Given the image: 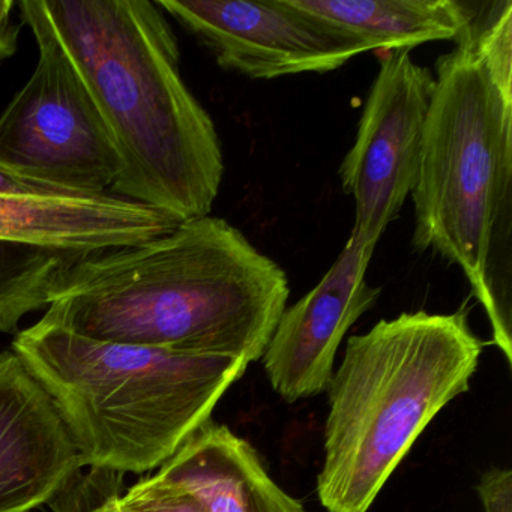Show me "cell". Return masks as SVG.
Wrapping results in <instances>:
<instances>
[{"label": "cell", "instance_id": "cell-7", "mask_svg": "<svg viewBox=\"0 0 512 512\" xmlns=\"http://www.w3.org/2000/svg\"><path fill=\"white\" fill-rule=\"evenodd\" d=\"M161 212L115 194H0V332L47 308L82 263L166 235Z\"/></svg>", "mask_w": 512, "mask_h": 512}, {"label": "cell", "instance_id": "cell-1", "mask_svg": "<svg viewBox=\"0 0 512 512\" xmlns=\"http://www.w3.org/2000/svg\"><path fill=\"white\" fill-rule=\"evenodd\" d=\"M289 295L277 262L208 215L82 263L40 322L103 343L251 364L262 359Z\"/></svg>", "mask_w": 512, "mask_h": 512}, {"label": "cell", "instance_id": "cell-16", "mask_svg": "<svg viewBox=\"0 0 512 512\" xmlns=\"http://www.w3.org/2000/svg\"><path fill=\"white\" fill-rule=\"evenodd\" d=\"M16 2L0 0V61L16 55L19 44L20 25L11 19Z\"/></svg>", "mask_w": 512, "mask_h": 512}, {"label": "cell", "instance_id": "cell-5", "mask_svg": "<svg viewBox=\"0 0 512 512\" xmlns=\"http://www.w3.org/2000/svg\"><path fill=\"white\" fill-rule=\"evenodd\" d=\"M481 355L464 311L403 313L350 337L328 388L323 508L367 512L434 416L469 391Z\"/></svg>", "mask_w": 512, "mask_h": 512}, {"label": "cell", "instance_id": "cell-4", "mask_svg": "<svg viewBox=\"0 0 512 512\" xmlns=\"http://www.w3.org/2000/svg\"><path fill=\"white\" fill-rule=\"evenodd\" d=\"M13 350L58 404L85 466L145 473L206 422L250 362L103 343L35 323Z\"/></svg>", "mask_w": 512, "mask_h": 512}, {"label": "cell", "instance_id": "cell-6", "mask_svg": "<svg viewBox=\"0 0 512 512\" xmlns=\"http://www.w3.org/2000/svg\"><path fill=\"white\" fill-rule=\"evenodd\" d=\"M17 5L37 41L38 64L0 115V169L62 193L110 194L122 172L112 133L43 0Z\"/></svg>", "mask_w": 512, "mask_h": 512}, {"label": "cell", "instance_id": "cell-3", "mask_svg": "<svg viewBox=\"0 0 512 512\" xmlns=\"http://www.w3.org/2000/svg\"><path fill=\"white\" fill-rule=\"evenodd\" d=\"M455 44L436 62L412 244L461 269L512 365V82L488 68L469 31Z\"/></svg>", "mask_w": 512, "mask_h": 512}, {"label": "cell", "instance_id": "cell-11", "mask_svg": "<svg viewBox=\"0 0 512 512\" xmlns=\"http://www.w3.org/2000/svg\"><path fill=\"white\" fill-rule=\"evenodd\" d=\"M83 466L50 392L13 349L0 352V512L49 503Z\"/></svg>", "mask_w": 512, "mask_h": 512}, {"label": "cell", "instance_id": "cell-18", "mask_svg": "<svg viewBox=\"0 0 512 512\" xmlns=\"http://www.w3.org/2000/svg\"><path fill=\"white\" fill-rule=\"evenodd\" d=\"M94 512H127L122 506L121 496L112 497V499L107 500L104 505H101L100 508L95 509Z\"/></svg>", "mask_w": 512, "mask_h": 512}, {"label": "cell", "instance_id": "cell-15", "mask_svg": "<svg viewBox=\"0 0 512 512\" xmlns=\"http://www.w3.org/2000/svg\"><path fill=\"white\" fill-rule=\"evenodd\" d=\"M121 503L127 512H208L190 491L157 475L134 484Z\"/></svg>", "mask_w": 512, "mask_h": 512}, {"label": "cell", "instance_id": "cell-14", "mask_svg": "<svg viewBox=\"0 0 512 512\" xmlns=\"http://www.w3.org/2000/svg\"><path fill=\"white\" fill-rule=\"evenodd\" d=\"M122 481V473L110 470L92 469L88 476L79 473L50 500L49 505L55 512H94L112 497L121 496Z\"/></svg>", "mask_w": 512, "mask_h": 512}, {"label": "cell", "instance_id": "cell-8", "mask_svg": "<svg viewBox=\"0 0 512 512\" xmlns=\"http://www.w3.org/2000/svg\"><path fill=\"white\" fill-rule=\"evenodd\" d=\"M355 143L340 166L341 187L355 202L353 235L377 245L407 197L421 163L436 79L409 52H377Z\"/></svg>", "mask_w": 512, "mask_h": 512}, {"label": "cell", "instance_id": "cell-2", "mask_svg": "<svg viewBox=\"0 0 512 512\" xmlns=\"http://www.w3.org/2000/svg\"><path fill=\"white\" fill-rule=\"evenodd\" d=\"M43 7L121 155L110 194L178 223L211 215L223 148L182 79L179 43L157 2L43 0Z\"/></svg>", "mask_w": 512, "mask_h": 512}, {"label": "cell", "instance_id": "cell-9", "mask_svg": "<svg viewBox=\"0 0 512 512\" xmlns=\"http://www.w3.org/2000/svg\"><path fill=\"white\" fill-rule=\"evenodd\" d=\"M223 70L253 80L340 70L367 44L296 10L290 0H158Z\"/></svg>", "mask_w": 512, "mask_h": 512}, {"label": "cell", "instance_id": "cell-10", "mask_svg": "<svg viewBox=\"0 0 512 512\" xmlns=\"http://www.w3.org/2000/svg\"><path fill=\"white\" fill-rule=\"evenodd\" d=\"M374 248L352 233L322 280L281 314L262 361L287 403L328 391L344 335L380 296L365 280Z\"/></svg>", "mask_w": 512, "mask_h": 512}, {"label": "cell", "instance_id": "cell-13", "mask_svg": "<svg viewBox=\"0 0 512 512\" xmlns=\"http://www.w3.org/2000/svg\"><path fill=\"white\" fill-rule=\"evenodd\" d=\"M290 4L376 53L410 52L433 41L457 43L481 8L460 0H290Z\"/></svg>", "mask_w": 512, "mask_h": 512}, {"label": "cell", "instance_id": "cell-17", "mask_svg": "<svg viewBox=\"0 0 512 512\" xmlns=\"http://www.w3.org/2000/svg\"><path fill=\"white\" fill-rule=\"evenodd\" d=\"M62 193V191L52 190V188L43 187L35 182L26 181L19 178L7 170L0 169V194H50Z\"/></svg>", "mask_w": 512, "mask_h": 512}, {"label": "cell", "instance_id": "cell-12", "mask_svg": "<svg viewBox=\"0 0 512 512\" xmlns=\"http://www.w3.org/2000/svg\"><path fill=\"white\" fill-rule=\"evenodd\" d=\"M190 491L208 512H305L266 472L256 449L209 421L157 473Z\"/></svg>", "mask_w": 512, "mask_h": 512}]
</instances>
